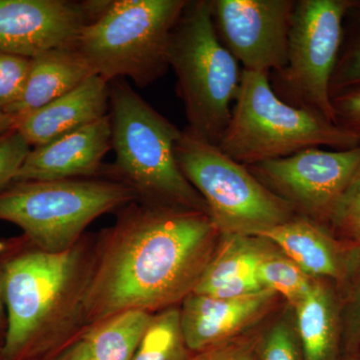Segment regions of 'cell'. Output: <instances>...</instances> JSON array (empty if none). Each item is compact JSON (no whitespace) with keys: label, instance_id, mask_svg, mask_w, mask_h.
Segmentation results:
<instances>
[{"label":"cell","instance_id":"f1b7e54d","mask_svg":"<svg viewBox=\"0 0 360 360\" xmlns=\"http://www.w3.org/2000/svg\"><path fill=\"white\" fill-rule=\"evenodd\" d=\"M258 345L251 340L236 338L203 352H196L188 360H259Z\"/></svg>","mask_w":360,"mask_h":360},{"label":"cell","instance_id":"7a4b0ae2","mask_svg":"<svg viewBox=\"0 0 360 360\" xmlns=\"http://www.w3.org/2000/svg\"><path fill=\"white\" fill-rule=\"evenodd\" d=\"M96 238L63 252L27 239H7L0 252V290L7 315L1 360H51L84 331V300Z\"/></svg>","mask_w":360,"mask_h":360},{"label":"cell","instance_id":"52a82bcc","mask_svg":"<svg viewBox=\"0 0 360 360\" xmlns=\"http://www.w3.org/2000/svg\"><path fill=\"white\" fill-rule=\"evenodd\" d=\"M136 200L131 186L112 177L14 181L0 189V220L18 225L35 248L58 253L77 245L97 217Z\"/></svg>","mask_w":360,"mask_h":360},{"label":"cell","instance_id":"484cf974","mask_svg":"<svg viewBox=\"0 0 360 360\" xmlns=\"http://www.w3.org/2000/svg\"><path fill=\"white\" fill-rule=\"evenodd\" d=\"M32 58L0 51V111L7 108L18 98L30 73Z\"/></svg>","mask_w":360,"mask_h":360},{"label":"cell","instance_id":"603a6c76","mask_svg":"<svg viewBox=\"0 0 360 360\" xmlns=\"http://www.w3.org/2000/svg\"><path fill=\"white\" fill-rule=\"evenodd\" d=\"M343 291L341 330L347 349L360 345V245L345 250L340 281Z\"/></svg>","mask_w":360,"mask_h":360},{"label":"cell","instance_id":"277c9868","mask_svg":"<svg viewBox=\"0 0 360 360\" xmlns=\"http://www.w3.org/2000/svg\"><path fill=\"white\" fill-rule=\"evenodd\" d=\"M188 0L105 1L75 49L92 73L110 84L129 77L143 89L169 68L172 32Z\"/></svg>","mask_w":360,"mask_h":360},{"label":"cell","instance_id":"ba28073f","mask_svg":"<svg viewBox=\"0 0 360 360\" xmlns=\"http://www.w3.org/2000/svg\"><path fill=\"white\" fill-rule=\"evenodd\" d=\"M174 155L180 172L205 200L220 234L257 236L295 217L292 207L269 191L245 165L188 127L182 130Z\"/></svg>","mask_w":360,"mask_h":360},{"label":"cell","instance_id":"44dd1931","mask_svg":"<svg viewBox=\"0 0 360 360\" xmlns=\"http://www.w3.org/2000/svg\"><path fill=\"white\" fill-rule=\"evenodd\" d=\"M264 238L257 267L258 281L265 290L283 295L291 307L309 295L316 279L304 274L285 253Z\"/></svg>","mask_w":360,"mask_h":360},{"label":"cell","instance_id":"ac0fdd59","mask_svg":"<svg viewBox=\"0 0 360 360\" xmlns=\"http://www.w3.org/2000/svg\"><path fill=\"white\" fill-rule=\"evenodd\" d=\"M94 75L75 46L52 49L32 58L20 98L6 115L18 117L70 94Z\"/></svg>","mask_w":360,"mask_h":360},{"label":"cell","instance_id":"7c38bea8","mask_svg":"<svg viewBox=\"0 0 360 360\" xmlns=\"http://www.w3.org/2000/svg\"><path fill=\"white\" fill-rule=\"evenodd\" d=\"M91 20L90 1L0 0V51L33 58L75 46Z\"/></svg>","mask_w":360,"mask_h":360},{"label":"cell","instance_id":"e0dca14e","mask_svg":"<svg viewBox=\"0 0 360 360\" xmlns=\"http://www.w3.org/2000/svg\"><path fill=\"white\" fill-rule=\"evenodd\" d=\"M257 236L276 245L311 278L340 281L345 250H341L319 222L296 215Z\"/></svg>","mask_w":360,"mask_h":360},{"label":"cell","instance_id":"83f0119b","mask_svg":"<svg viewBox=\"0 0 360 360\" xmlns=\"http://www.w3.org/2000/svg\"><path fill=\"white\" fill-rule=\"evenodd\" d=\"M360 87V34L338 58L330 82L331 98Z\"/></svg>","mask_w":360,"mask_h":360},{"label":"cell","instance_id":"9a60e30c","mask_svg":"<svg viewBox=\"0 0 360 360\" xmlns=\"http://www.w3.org/2000/svg\"><path fill=\"white\" fill-rule=\"evenodd\" d=\"M110 112V84L92 75L77 89L39 110L14 118V129L32 148L101 120Z\"/></svg>","mask_w":360,"mask_h":360},{"label":"cell","instance_id":"7402d4cb","mask_svg":"<svg viewBox=\"0 0 360 360\" xmlns=\"http://www.w3.org/2000/svg\"><path fill=\"white\" fill-rule=\"evenodd\" d=\"M180 328L179 307L153 314L132 360H188Z\"/></svg>","mask_w":360,"mask_h":360},{"label":"cell","instance_id":"4fadbf2b","mask_svg":"<svg viewBox=\"0 0 360 360\" xmlns=\"http://www.w3.org/2000/svg\"><path fill=\"white\" fill-rule=\"evenodd\" d=\"M276 295L269 290L236 298L189 293L179 305L187 349L196 354L239 338L266 314Z\"/></svg>","mask_w":360,"mask_h":360},{"label":"cell","instance_id":"2e32d148","mask_svg":"<svg viewBox=\"0 0 360 360\" xmlns=\"http://www.w3.org/2000/svg\"><path fill=\"white\" fill-rule=\"evenodd\" d=\"M264 238L245 234H220L217 250L193 292L219 298H236L265 290L257 267Z\"/></svg>","mask_w":360,"mask_h":360},{"label":"cell","instance_id":"ffe728a7","mask_svg":"<svg viewBox=\"0 0 360 360\" xmlns=\"http://www.w3.org/2000/svg\"><path fill=\"white\" fill-rule=\"evenodd\" d=\"M153 315L129 310L85 329L78 338L87 360H132Z\"/></svg>","mask_w":360,"mask_h":360},{"label":"cell","instance_id":"9c48e42d","mask_svg":"<svg viewBox=\"0 0 360 360\" xmlns=\"http://www.w3.org/2000/svg\"><path fill=\"white\" fill-rule=\"evenodd\" d=\"M354 4L347 0H296L286 65L269 73L270 86L281 101L333 124L331 78L342 45L343 20Z\"/></svg>","mask_w":360,"mask_h":360},{"label":"cell","instance_id":"5bb4252c","mask_svg":"<svg viewBox=\"0 0 360 360\" xmlns=\"http://www.w3.org/2000/svg\"><path fill=\"white\" fill-rule=\"evenodd\" d=\"M111 146L110 115L30 149L14 181H47L96 177Z\"/></svg>","mask_w":360,"mask_h":360},{"label":"cell","instance_id":"e575fe53","mask_svg":"<svg viewBox=\"0 0 360 360\" xmlns=\"http://www.w3.org/2000/svg\"><path fill=\"white\" fill-rule=\"evenodd\" d=\"M0 360H1V359H0Z\"/></svg>","mask_w":360,"mask_h":360},{"label":"cell","instance_id":"cb8c5ba5","mask_svg":"<svg viewBox=\"0 0 360 360\" xmlns=\"http://www.w3.org/2000/svg\"><path fill=\"white\" fill-rule=\"evenodd\" d=\"M257 352L259 360H302L295 312H288L270 326L258 343Z\"/></svg>","mask_w":360,"mask_h":360},{"label":"cell","instance_id":"d4e9b609","mask_svg":"<svg viewBox=\"0 0 360 360\" xmlns=\"http://www.w3.org/2000/svg\"><path fill=\"white\" fill-rule=\"evenodd\" d=\"M328 221L354 243H360V165L336 201Z\"/></svg>","mask_w":360,"mask_h":360},{"label":"cell","instance_id":"3957f363","mask_svg":"<svg viewBox=\"0 0 360 360\" xmlns=\"http://www.w3.org/2000/svg\"><path fill=\"white\" fill-rule=\"evenodd\" d=\"M111 146L106 174L129 184L139 201L207 213L205 200L180 172L174 148L182 130L134 91L124 78L110 84ZM210 215V214H208Z\"/></svg>","mask_w":360,"mask_h":360},{"label":"cell","instance_id":"30bf717a","mask_svg":"<svg viewBox=\"0 0 360 360\" xmlns=\"http://www.w3.org/2000/svg\"><path fill=\"white\" fill-rule=\"evenodd\" d=\"M359 165L360 146L331 151L310 148L245 167L295 212L317 222L328 219Z\"/></svg>","mask_w":360,"mask_h":360},{"label":"cell","instance_id":"8fae6325","mask_svg":"<svg viewBox=\"0 0 360 360\" xmlns=\"http://www.w3.org/2000/svg\"><path fill=\"white\" fill-rule=\"evenodd\" d=\"M220 41L243 70L274 72L286 65L295 0H212Z\"/></svg>","mask_w":360,"mask_h":360},{"label":"cell","instance_id":"4dcf8cb0","mask_svg":"<svg viewBox=\"0 0 360 360\" xmlns=\"http://www.w3.org/2000/svg\"><path fill=\"white\" fill-rule=\"evenodd\" d=\"M51 360H87L84 347L79 338L70 343L65 349L61 350Z\"/></svg>","mask_w":360,"mask_h":360},{"label":"cell","instance_id":"5b68a950","mask_svg":"<svg viewBox=\"0 0 360 360\" xmlns=\"http://www.w3.org/2000/svg\"><path fill=\"white\" fill-rule=\"evenodd\" d=\"M168 61L177 77L187 127L219 146L231 120L243 68L220 41L212 0H188L172 32Z\"/></svg>","mask_w":360,"mask_h":360},{"label":"cell","instance_id":"d6a6232c","mask_svg":"<svg viewBox=\"0 0 360 360\" xmlns=\"http://www.w3.org/2000/svg\"><path fill=\"white\" fill-rule=\"evenodd\" d=\"M14 129V118L13 116L0 111V136Z\"/></svg>","mask_w":360,"mask_h":360},{"label":"cell","instance_id":"4316f807","mask_svg":"<svg viewBox=\"0 0 360 360\" xmlns=\"http://www.w3.org/2000/svg\"><path fill=\"white\" fill-rule=\"evenodd\" d=\"M30 149L32 146L14 129L0 136V189L13 182Z\"/></svg>","mask_w":360,"mask_h":360},{"label":"cell","instance_id":"8992f818","mask_svg":"<svg viewBox=\"0 0 360 360\" xmlns=\"http://www.w3.org/2000/svg\"><path fill=\"white\" fill-rule=\"evenodd\" d=\"M359 146L356 135L317 113L281 101L270 86L269 73L243 70L231 120L219 148L236 162L251 165L310 148L345 150Z\"/></svg>","mask_w":360,"mask_h":360},{"label":"cell","instance_id":"d6986e66","mask_svg":"<svg viewBox=\"0 0 360 360\" xmlns=\"http://www.w3.org/2000/svg\"><path fill=\"white\" fill-rule=\"evenodd\" d=\"M292 309L302 360H338L340 309L330 288L316 279L309 295Z\"/></svg>","mask_w":360,"mask_h":360},{"label":"cell","instance_id":"6da1fadb","mask_svg":"<svg viewBox=\"0 0 360 360\" xmlns=\"http://www.w3.org/2000/svg\"><path fill=\"white\" fill-rule=\"evenodd\" d=\"M220 238L207 213L134 201L96 236L84 330L122 312L176 307L200 281Z\"/></svg>","mask_w":360,"mask_h":360},{"label":"cell","instance_id":"1f68e13d","mask_svg":"<svg viewBox=\"0 0 360 360\" xmlns=\"http://www.w3.org/2000/svg\"><path fill=\"white\" fill-rule=\"evenodd\" d=\"M6 245V240L0 239V252L4 250ZM7 335V315L4 300H2L1 290H0V354L4 347Z\"/></svg>","mask_w":360,"mask_h":360},{"label":"cell","instance_id":"f546056e","mask_svg":"<svg viewBox=\"0 0 360 360\" xmlns=\"http://www.w3.org/2000/svg\"><path fill=\"white\" fill-rule=\"evenodd\" d=\"M333 103L336 125L360 139V87L333 97Z\"/></svg>","mask_w":360,"mask_h":360},{"label":"cell","instance_id":"836d02e7","mask_svg":"<svg viewBox=\"0 0 360 360\" xmlns=\"http://www.w3.org/2000/svg\"><path fill=\"white\" fill-rule=\"evenodd\" d=\"M350 360H359V359H350Z\"/></svg>","mask_w":360,"mask_h":360}]
</instances>
